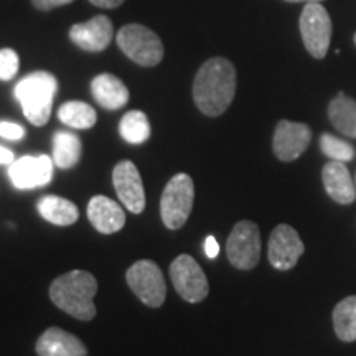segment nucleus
Returning a JSON list of instances; mask_svg holds the SVG:
<instances>
[{
	"label": "nucleus",
	"mask_w": 356,
	"mask_h": 356,
	"mask_svg": "<svg viewBox=\"0 0 356 356\" xmlns=\"http://www.w3.org/2000/svg\"><path fill=\"white\" fill-rule=\"evenodd\" d=\"M236 95V70L226 58H211L198 70L193 99L204 115L218 118L229 108Z\"/></svg>",
	"instance_id": "nucleus-1"
},
{
	"label": "nucleus",
	"mask_w": 356,
	"mask_h": 356,
	"mask_svg": "<svg viewBox=\"0 0 356 356\" xmlns=\"http://www.w3.org/2000/svg\"><path fill=\"white\" fill-rule=\"evenodd\" d=\"M97 280L88 270L74 269L56 277L50 286V299L71 317L89 322L96 317Z\"/></svg>",
	"instance_id": "nucleus-2"
},
{
	"label": "nucleus",
	"mask_w": 356,
	"mask_h": 356,
	"mask_svg": "<svg viewBox=\"0 0 356 356\" xmlns=\"http://www.w3.org/2000/svg\"><path fill=\"white\" fill-rule=\"evenodd\" d=\"M56 91V78L48 71H35L15 86V97L22 104L25 118L33 126L42 127L50 121Z\"/></svg>",
	"instance_id": "nucleus-3"
},
{
	"label": "nucleus",
	"mask_w": 356,
	"mask_h": 356,
	"mask_svg": "<svg viewBox=\"0 0 356 356\" xmlns=\"http://www.w3.org/2000/svg\"><path fill=\"white\" fill-rule=\"evenodd\" d=\"M195 202V185L190 175L177 173L163 188L160 216L168 229H178L188 220Z\"/></svg>",
	"instance_id": "nucleus-4"
},
{
	"label": "nucleus",
	"mask_w": 356,
	"mask_h": 356,
	"mask_svg": "<svg viewBox=\"0 0 356 356\" xmlns=\"http://www.w3.org/2000/svg\"><path fill=\"white\" fill-rule=\"evenodd\" d=\"M118 44L134 63L145 68L157 66L163 58V44L159 35L144 25L131 24L122 26L118 33Z\"/></svg>",
	"instance_id": "nucleus-5"
},
{
	"label": "nucleus",
	"mask_w": 356,
	"mask_h": 356,
	"mask_svg": "<svg viewBox=\"0 0 356 356\" xmlns=\"http://www.w3.org/2000/svg\"><path fill=\"white\" fill-rule=\"evenodd\" d=\"M126 280L131 291L137 296V299L147 307L159 309L165 302V277L154 261L142 259L134 262L127 269Z\"/></svg>",
	"instance_id": "nucleus-6"
},
{
	"label": "nucleus",
	"mask_w": 356,
	"mask_h": 356,
	"mask_svg": "<svg viewBox=\"0 0 356 356\" xmlns=\"http://www.w3.org/2000/svg\"><path fill=\"white\" fill-rule=\"evenodd\" d=\"M300 33L307 51L322 60L328 53L332 40V19L320 2L307 3L300 15Z\"/></svg>",
	"instance_id": "nucleus-7"
},
{
	"label": "nucleus",
	"mask_w": 356,
	"mask_h": 356,
	"mask_svg": "<svg viewBox=\"0 0 356 356\" xmlns=\"http://www.w3.org/2000/svg\"><path fill=\"white\" fill-rule=\"evenodd\" d=\"M226 254L236 269H254L261 259V233L256 222H236L226 243Z\"/></svg>",
	"instance_id": "nucleus-8"
},
{
	"label": "nucleus",
	"mask_w": 356,
	"mask_h": 356,
	"mask_svg": "<svg viewBox=\"0 0 356 356\" xmlns=\"http://www.w3.org/2000/svg\"><path fill=\"white\" fill-rule=\"evenodd\" d=\"M170 279L180 297L190 304L204 300L210 292L203 269L190 254H180L170 266Z\"/></svg>",
	"instance_id": "nucleus-9"
},
{
	"label": "nucleus",
	"mask_w": 356,
	"mask_h": 356,
	"mask_svg": "<svg viewBox=\"0 0 356 356\" xmlns=\"http://www.w3.org/2000/svg\"><path fill=\"white\" fill-rule=\"evenodd\" d=\"M304 243L292 226L279 225L270 233L267 256H269L270 264L277 270H291L304 254Z\"/></svg>",
	"instance_id": "nucleus-10"
},
{
	"label": "nucleus",
	"mask_w": 356,
	"mask_h": 356,
	"mask_svg": "<svg viewBox=\"0 0 356 356\" xmlns=\"http://www.w3.org/2000/svg\"><path fill=\"white\" fill-rule=\"evenodd\" d=\"M53 160L48 155H25L19 160H13L8 165V177L12 184L19 190H32L44 186L53 178Z\"/></svg>",
	"instance_id": "nucleus-11"
},
{
	"label": "nucleus",
	"mask_w": 356,
	"mask_h": 356,
	"mask_svg": "<svg viewBox=\"0 0 356 356\" xmlns=\"http://www.w3.org/2000/svg\"><path fill=\"white\" fill-rule=\"evenodd\" d=\"M113 184L124 207L134 215H140L145 208V191L140 173L131 160H122L113 170Z\"/></svg>",
	"instance_id": "nucleus-12"
},
{
	"label": "nucleus",
	"mask_w": 356,
	"mask_h": 356,
	"mask_svg": "<svg viewBox=\"0 0 356 356\" xmlns=\"http://www.w3.org/2000/svg\"><path fill=\"white\" fill-rule=\"evenodd\" d=\"M312 131L300 122L280 121L274 132V154L282 162H292L299 159L310 145Z\"/></svg>",
	"instance_id": "nucleus-13"
},
{
	"label": "nucleus",
	"mask_w": 356,
	"mask_h": 356,
	"mask_svg": "<svg viewBox=\"0 0 356 356\" xmlns=\"http://www.w3.org/2000/svg\"><path fill=\"white\" fill-rule=\"evenodd\" d=\"M113 22L106 15H97L95 19L71 26L70 38L76 47L84 51L97 53L106 50L113 42Z\"/></svg>",
	"instance_id": "nucleus-14"
},
{
	"label": "nucleus",
	"mask_w": 356,
	"mask_h": 356,
	"mask_svg": "<svg viewBox=\"0 0 356 356\" xmlns=\"http://www.w3.org/2000/svg\"><path fill=\"white\" fill-rule=\"evenodd\" d=\"M38 356H88L86 345L58 327H50L44 330L35 345Z\"/></svg>",
	"instance_id": "nucleus-15"
},
{
	"label": "nucleus",
	"mask_w": 356,
	"mask_h": 356,
	"mask_svg": "<svg viewBox=\"0 0 356 356\" xmlns=\"http://www.w3.org/2000/svg\"><path fill=\"white\" fill-rule=\"evenodd\" d=\"M88 220L102 234H114L124 228L126 213L121 204L108 197H92L88 204Z\"/></svg>",
	"instance_id": "nucleus-16"
},
{
	"label": "nucleus",
	"mask_w": 356,
	"mask_h": 356,
	"mask_svg": "<svg viewBox=\"0 0 356 356\" xmlns=\"http://www.w3.org/2000/svg\"><path fill=\"white\" fill-rule=\"evenodd\" d=\"M325 191L328 197L335 200L340 204H350L355 202L356 191L353 178H351L348 168L343 162H328L322 172Z\"/></svg>",
	"instance_id": "nucleus-17"
},
{
	"label": "nucleus",
	"mask_w": 356,
	"mask_h": 356,
	"mask_svg": "<svg viewBox=\"0 0 356 356\" xmlns=\"http://www.w3.org/2000/svg\"><path fill=\"white\" fill-rule=\"evenodd\" d=\"M91 92L104 109H121L129 102V89L121 79L114 74L104 73L92 79Z\"/></svg>",
	"instance_id": "nucleus-18"
},
{
	"label": "nucleus",
	"mask_w": 356,
	"mask_h": 356,
	"mask_svg": "<svg viewBox=\"0 0 356 356\" xmlns=\"http://www.w3.org/2000/svg\"><path fill=\"white\" fill-rule=\"evenodd\" d=\"M37 210L43 220L56 226L74 225L79 218L76 204L66 198L56 197V195H48V197L40 198Z\"/></svg>",
	"instance_id": "nucleus-19"
},
{
	"label": "nucleus",
	"mask_w": 356,
	"mask_h": 356,
	"mask_svg": "<svg viewBox=\"0 0 356 356\" xmlns=\"http://www.w3.org/2000/svg\"><path fill=\"white\" fill-rule=\"evenodd\" d=\"M328 118L338 132L356 139V101L340 92L328 106Z\"/></svg>",
	"instance_id": "nucleus-20"
},
{
	"label": "nucleus",
	"mask_w": 356,
	"mask_h": 356,
	"mask_svg": "<svg viewBox=\"0 0 356 356\" xmlns=\"http://www.w3.org/2000/svg\"><path fill=\"white\" fill-rule=\"evenodd\" d=\"M81 140L71 132H56L53 137V162L63 170L73 168L81 159Z\"/></svg>",
	"instance_id": "nucleus-21"
},
{
	"label": "nucleus",
	"mask_w": 356,
	"mask_h": 356,
	"mask_svg": "<svg viewBox=\"0 0 356 356\" xmlns=\"http://www.w3.org/2000/svg\"><path fill=\"white\" fill-rule=\"evenodd\" d=\"M333 328L341 341L356 340V296L338 302L333 310Z\"/></svg>",
	"instance_id": "nucleus-22"
},
{
	"label": "nucleus",
	"mask_w": 356,
	"mask_h": 356,
	"mask_svg": "<svg viewBox=\"0 0 356 356\" xmlns=\"http://www.w3.org/2000/svg\"><path fill=\"white\" fill-rule=\"evenodd\" d=\"M58 119L73 129H91L97 121V114L86 102L68 101L58 109Z\"/></svg>",
	"instance_id": "nucleus-23"
},
{
	"label": "nucleus",
	"mask_w": 356,
	"mask_h": 356,
	"mask_svg": "<svg viewBox=\"0 0 356 356\" xmlns=\"http://www.w3.org/2000/svg\"><path fill=\"white\" fill-rule=\"evenodd\" d=\"M119 132L122 139L132 145H140L150 137V122L142 111H131L119 124Z\"/></svg>",
	"instance_id": "nucleus-24"
},
{
	"label": "nucleus",
	"mask_w": 356,
	"mask_h": 356,
	"mask_svg": "<svg viewBox=\"0 0 356 356\" xmlns=\"http://www.w3.org/2000/svg\"><path fill=\"white\" fill-rule=\"evenodd\" d=\"M320 149L327 155L328 159L337 160V162H350L355 159V149L348 142L338 139V137L332 136V134H323L320 137Z\"/></svg>",
	"instance_id": "nucleus-25"
},
{
	"label": "nucleus",
	"mask_w": 356,
	"mask_h": 356,
	"mask_svg": "<svg viewBox=\"0 0 356 356\" xmlns=\"http://www.w3.org/2000/svg\"><path fill=\"white\" fill-rule=\"evenodd\" d=\"M19 55L12 48L0 50V81H10L19 73Z\"/></svg>",
	"instance_id": "nucleus-26"
},
{
	"label": "nucleus",
	"mask_w": 356,
	"mask_h": 356,
	"mask_svg": "<svg viewBox=\"0 0 356 356\" xmlns=\"http://www.w3.org/2000/svg\"><path fill=\"white\" fill-rule=\"evenodd\" d=\"M25 136V129L19 126L15 122H8V121H2L0 122V137L8 140H20L24 139Z\"/></svg>",
	"instance_id": "nucleus-27"
},
{
	"label": "nucleus",
	"mask_w": 356,
	"mask_h": 356,
	"mask_svg": "<svg viewBox=\"0 0 356 356\" xmlns=\"http://www.w3.org/2000/svg\"><path fill=\"white\" fill-rule=\"evenodd\" d=\"M73 2V0H32L33 7L40 12H48L53 10V8L61 7V6H68V3Z\"/></svg>",
	"instance_id": "nucleus-28"
},
{
	"label": "nucleus",
	"mask_w": 356,
	"mask_h": 356,
	"mask_svg": "<svg viewBox=\"0 0 356 356\" xmlns=\"http://www.w3.org/2000/svg\"><path fill=\"white\" fill-rule=\"evenodd\" d=\"M204 252L210 259H215V257L220 254V244L215 239V236H208L207 241H204Z\"/></svg>",
	"instance_id": "nucleus-29"
},
{
	"label": "nucleus",
	"mask_w": 356,
	"mask_h": 356,
	"mask_svg": "<svg viewBox=\"0 0 356 356\" xmlns=\"http://www.w3.org/2000/svg\"><path fill=\"white\" fill-rule=\"evenodd\" d=\"M89 2H91L92 6L101 7V8H115L121 6L124 0H89Z\"/></svg>",
	"instance_id": "nucleus-30"
},
{
	"label": "nucleus",
	"mask_w": 356,
	"mask_h": 356,
	"mask_svg": "<svg viewBox=\"0 0 356 356\" xmlns=\"http://www.w3.org/2000/svg\"><path fill=\"white\" fill-rule=\"evenodd\" d=\"M13 160H15V157H13L12 150H8L6 147L0 145V163H3V165H10Z\"/></svg>",
	"instance_id": "nucleus-31"
},
{
	"label": "nucleus",
	"mask_w": 356,
	"mask_h": 356,
	"mask_svg": "<svg viewBox=\"0 0 356 356\" xmlns=\"http://www.w3.org/2000/svg\"><path fill=\"white\" fill-rule=\"evenodd\" d=\"M286 2H307V3H310V2H320V0H286Z\"/></svg>",
	"instance_id": "nucleus-32"
},
{
	"label": "nucleus",
	"mask_w": 356,
	"mask_h": 356,
	"mask_svg": "<svg viewBox=\"0 0 356 356\" xmlns=\"http://www.w3.org/2000/svg\"><path fill=\"white\" fill-rule=\"evenodd\" d=\"M355 44H356V33H355Z\"/></svg>",
	"instance_id": "nucleus-33"
}]
</instances>
